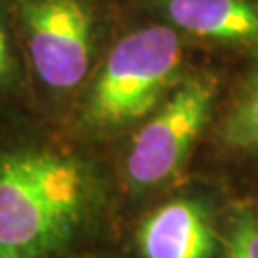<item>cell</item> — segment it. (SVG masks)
Instances as JSON below:
<instances>
[{
  "instance_id": "7a4b0ae2",
  "label": "cell",
  "mask_w": 258,
  "mask_h": 258,
  "mask_svg": "<svg viewBox=\"0 0 258 258\" xmlns=\"http://www.w3.org/2000/svg\"><path fill=\"white\" fill-rule=\"evenodd\" d=\"M184 61V37L166 23L126 33L94 73L79 124L105 136L144 122L185 77Z\"/></svg>"
},
{
  "instance_id": "30bf717a",
  "label": "cell",
  "mask_w": 258,
  "mask_h": 258,
  "mask_svg": "<svg viewBox=\"0 0 258 258\" xmlns=\"http://www.w3.org/2000/svg\"><path fill=\"white\" fill-rule=\"evenodd\" d=\"M256 203H258V199H256Z\"/></svg>"
},
{
  "instance_id": "8992f818",
  "label": "cell",
  "mask_w": 258,
  "mask_h": 258,
  "mask_svg": "<svg viewBox=\"0 0 258 258\" xmlns=\"http://www.w3.org/2000/svg\"><path fill=\"white\" fill-rule=\"evenodd\" d=\"M182 37L258 61V0H146Z\"/></svg>"
},
{
  "instance_id": "5b68a950",
  "label": "cell",
  "mask_w": 258,
  "mask_h": 258,
  "mask_svg": "<svg viewBox=\"0 0 258 258\" xmlns=\"http://www.w3.org/2000/svg\"><path fill=\"white\" fill-rule=\"evenodd\" d=\"M222 216L201 197H176L149 212L136 233L142 258H218Z\"/></svg>"
},
{
  "instance_id": "6da1fadb",
  "label": "cell",
  "mask_w": 258,
  "mask_h": 258,
  "mask_svg": "<svg viewBox=\"0 0 258 258\" xmlns=\"http://www.w3.org/2000/svg\"><path fill=\"white\" fill-rule=\"evenodd\" d=\"M90 166L55 148L0 151V258H54L96 207Z\"/></svg>"
},
{
  "instance_id": "277c9868",
  "label": "cell",
  "mask_w": 258,
  "mask_h": 258,
  "mask_svg": "<svg viewBox=\"0 0 258 258\" xmlns=\"http://www.w3.org/2000/svg\"><path fill=\"white\" fill-rule=\"evenodd\" d=\"M25 54L48 92L65 96L88 83L98 50L94 0H10Z\"/></svg>"
},
{
  "instance_id": "9c48e42d",
  "label": "cell",
  "mask_w": 258,
  "mask_h": 258,
  "mask_svg": "<svg viewBox=\"0 0 258 258\" xmlns=\"http://www.w3.org/2000/svg\"><path fill=\"white\" fill-rule=\"evenodd\" d=\"M10 16H12V2L0 0V92L14 88L19 75L16 38Z\"/></svg>"
},
{
  "instance_id": "3957f363",
  "label": "cell",
  "mask_w": 258,
  "mask_h": 258,
  "mask_svg": "<svg viewBox=\"0 0 258 258\" xmlns=\"http://www.w3.org/2000/svg\"><path fill=\"white\" fill-rule=\"evenodd\" d=\"M218 94L216 75H185L142 122L124 159V176L134 191L155 189L182 172L212 122Z\"/></svg>"
},
{
  "instance_id": "ba28073f",
  "label": "cell",
  "mask_w": 258,
  "mask_h": 258,
  "mask_svg": "<svg viewBox=\"0 0 258 258\" xmlns=\"http://www.w3.org/2000/svg\"><path fill=\"white\" fill-rule=\"evenodd\" d=\"M218 258H258L256 201H237L222 214Z\"/></svg>"
},
{
  "instance_id": "52a82bcc",
  "label": "cell",
  "mask_w": 258,
  "mask_h": 258,
  "mask_svg": "<svg viewBox=\"0 0 258 258\" xmlns=\"http://www.w3.org/2000/svg\"><path fill=\"white\" fill-rule=\"evenodd\" d=\"M216 136L226 151L258 159V61L226 103Z\"/></svg>"
}]
</instances>
